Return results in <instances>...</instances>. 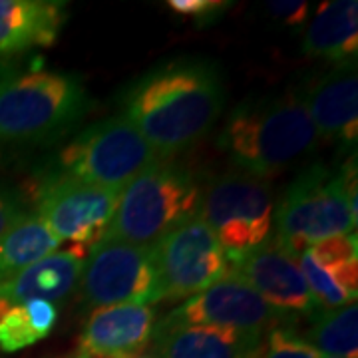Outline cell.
I'll return each mask as SVG.
<instances>
[{
  "mask_svg": "<svg viewBox=\"0 0 358 358\" xmlns=\"http://www.w3.org/2000/svg\"><path fill=\"white\" fill-rule=\"evenodd\" d=\"M223 100L217 68L205 60L181 58L138 78L124 94L122 115L166 162L213 128Z\"/></svg>",
  "mask_w": 358,
  "mask_h": 358,
  "instance_id": "1",
  "label": "cell"
},
{
  "mask_svg": "<svg viewBox=\"0 0 358 358\" xmlns=\"http://www.w3.org/2000/svg\"><path fill=\"white\" fill-rule=\"evenodd\" d=\"M219 143L237 169L268 179L317 150L319 136L299 92H287L239 103Z\"/></svg>",
  "mask_w": 358,
  "mask_h": 358,
  "instance_id": "2",
  "label": "cell"
},
{
  "mask_svg": "<svg viewBox=\"0 0 358 358\" xmlns=\"http://www.w3.org/2000/svg\"><path fill=\"white\" fill-rule=\"evenodd\" d=\"M357 199L355 157L338 171L320 164L307 167L293 179L273 211L275 243L299 259L319 241L355 233Z\"/></svg>",
  "mask_w": 358,
  "mask_h": 358,
  "instance_id": "3",
  "label": "cell"
},
{
  "mask_svg": "<svg viewBox=\"0 0 358 358\" xmlns=\"http://www.w3.org/2000/svg\"><path fill=\"white\" fill-rule=\"evenodd\" d=\"M90 110L76 74L26 70L0 78V143H36L64 134Z\"/></svg>",
  "mask_w": 358,
  "mask_h": 358,
  "instance_id": "4",
  "label": "cell"
},
{
  "mask_svg": "<svg viewBox=\"0 0 358 358\" xmlns=\"http://www.w3.org/2000/svg\"><path fill=\"white\" fill-rule=\"evenodd\" d=\"M201 187L185 167L157 162L120 192L103 239L154 247L199 211Z\"/></svg>",
  "mask_w": 358,
  "mask_h": 358,
  "instance_id": "5",
  "label": "cell"
},
{
  "mask_svg": "<svg viewBox=\"0 0 358 358\" xmlns=\"http://www.w3.org/2000/svg\"><path fill=\"white\" fill-rule=\"evenodd\" d=\"M58 162V176L122 192L162 159L129 120L114 115L82 129L66 143Z\"/></svg>",
  "mask_w": 358,
  "mask_h": 358,
  "instance_id": "6",
  "label": "cell"
},
{
  "mask_svg": "<svg viewBox=\"0 0 358 358\" xmlns=\"http://www.w3.org/2000/svg\"><path fill=\"white\" fill-rule=\"evenodd\" d=\"M197 217L215 233L229 259L268 241L273 231V193L267 179L241 169L219 176L201 192Z\"/></svg>",
  "mask_w": 358,
  "mask_h": 358,
  "instance_id": "7",
  "label": "cell"
},
{
  "mask_svg": "<svg viewBox=\"0 0 358 358\" xmlns=\"http://www.w3.org/2000/svg\"><path fill=\"white\" fill-rule=\"evenodd\" d=\"M80 296L92 308L157 303L155 249L102 239L84 261Z\"/></svg>",
  "mask_w": 358,
  "mask_h": 358,
  "instance_id": "8",
  "label": "cell"
},
{
  "mask_svg": "<svg viewBox=\"0 0 358 358\" xmlns=\"http://www.w3.org/2000/svg\"><path fill=\"white\" fill-rule=\"evenodd\" d=\"M154 249L157 303L189 299L229 275V257L197 215L166 235Z\"/></svg>",
  "mask_w": 358,
  "mask_h": 358,
  "instance_id": "9",
  "label": "cell"
},
{
  "mask_svg": "<svg viewBox=\"0 0 358 358\" xmlns=\"http://www.w3.org/2000/svg\"><path fill=\"white\" fill-rule=\"evenodd\" d=\"M117 197L120 192L56 173L40 187L36 215L60 241H70L90 251L106 237Z\"/></svg>",
  "mask_w": 358,
  "mask_h": 358,
  "instance_id": "10",
  "label": "cell"
},
{
  "mask_svg": "<svg viewBox=\"0 0 358 358\" xmlns=\"http://www.w3.org/2000/svg\"><path fill=\"white\" fill-rule=\"evenodd\" d=\"M164 320L171 324H203L259 334L291 322L231 273L201 293L185 299V303L171 310Z\"/></svg>",
  "mask_w": 358,
  "mask_h": 358,
  "instance_id": "11",
  "label": "cell"
},
{
  "mask_svg": "<svg viewBox=\"0 0 358 358\" xmlns=\"http://www.w3.org/2000/svg\"><path fill=\"white\" fill-rule=\"evenodd\" d=\"M229 273L247 282L271 307L289 320L315 317L320 310L299 267V259L275 241H265L243 255L229 259Z\"/></svg>",
  "mask_w": 358,
  "mask_h": 358,
  "instance_id": "12",
  "label": "cell"
},
{
  "mask_svg": "<svg viewBox=\"0 0 358 358\" xmlns=\"http://www.w3.org/2000/svg\"><path fill=\"white\" fill-rule=\"evenodd\" d=\"M315 126L319 141L336 143L345 150L358 140L357 66H333L299 92Z\"/></svg>",
  "mask_w": 358,
  "mask_h": 358,
  "instance_id": "13",
  "label": "cell"
},
{
  "mask_svg": "<svg viewBox=\"0 0 358 358\" xmlns=\"http://www.w3.org/2000/svg\"><path fill=\"white\" fill-rule=\"evenodd\" d=\"M299 267L320 310H331L357 303V233L336 235L313 245L299 257Z\"/></svg>",
  "mask_w": 358,
  "mask_h": 358,
  "instance_id": "14",
  "label": "cell"
},
{
  "mask_svg": "<svg viewBox=\"0 0 358 358\" xmlns=\"http://www.w3.org/2000/svg\"><path fill=\"white\" fill-rule=\"evenodd\" d=\"M154 331L155 315L148 305L94 308L78 352L90 358H136L152 343Z\"/></svg>",
  "mask_w": 358,
  "mask_h": 358,
  "instance_id": "15",
  "label": "cell"
},
{
  "mask_svg": "<svg viewBox=\"0 0 358 358\" xmlns=\"http://www.w3.org/2000/svg\"><path fill=\"white\" fill-rule=\"evenodd\" d=\"M152 350L157 358H259L263 334L162 320L152 336Z\"/></svg>",
  "mask_w": 358,
  "mask_h": 358,
  "instance_id": "16",
  "label": "cell"
},
{
  "mask_svg": "<svg viewBox=\"0 0 358 358\" xmlns=\"http://www.w3.org/2000/svg\"><path fill=\"white\" fill-rule=\"evenodd\" d=\"M86 257L88 249L72 245L40 259L0 282V301L10 307L28 301H48L52 305L66 301L80 285Z\"/></svg>",
  "mask_w": 358,
  "mask_h": 358,
  "instance_id": "17",
  "label": "cell"
},
{
  "mask_svg": "<svg viewBox=\"0 0 358 358\" xmlns=\"http://www.w3.org/2000/svg\"><path fill=\"white\" fill-rule=\"evenodd\" d=\"M64 20L60 0H0V58L52 46Z\"/></svg>",
  "mask_w": 358,
  "mask_h": 358,
  "instance_id": "18",
  "label": "cell"
},
{
  "mask_svg": "<svg viewBox=\"0 0 358 358\" xmlns=\"http://www.w3.org/2000/svg\"><path fill=\"white\" fill-rule=\"evenodd\" d=\"M303 52L333 66H355L358 54V2H322L303 36Z\"/></svg>",
  "mask_w": 358,
  "mask_h": 358,
  "instance_id": "19",
  "label": "cell"
},
{
  "mask_svg": "<svg viewBox=\"0 0 358 358\" xmlns=\"http://www.w3.org/2000/svg\"><path fill=\"white\" fill-rule=\"evenodd\" d=\"M60 239L38 217L28 215L0 237V282L58 251Z\"/></svg>",
  "mask_w": 358,
  "mask_h": 358,
  "instance_id": "20",
  "label": "cell"
},
{
  "mask_svg": "<svg viewBox=\"0 0 358 358\" xmlns=\"http://www.w3.org/2000/svg\"><path fill=\"white\" fill-rule=\"evenodd\" d=\"M58 308L48 301L13 305L0 315V348L16 352L46 338L56 327Z\"/></svg>",
  "mask_w": 358,
  "mask_h": 358,
  "instance_id": "21",
  "label": "cell"
},
{
  "mask_svg": "<svg viewBox=\"0 0 358 358\" xmlns=\"http://www.w3.org/2000/svg\"><path fill=\"white\" fill-rule=\"evenodd\" d=\"M307 343L322 357L358 358L357 303L319 310L308 327Z\"/></svg>",
  "mask_w": 358,
  "mask_h": 358,
  "instance_id": "22",
  "label": "cell"
},
{
  "mask_svg": "<svg viewBox=\"0 0 358 358\" xmlns=\"http://www.w3.org/2000/svg\"><path fill=\"white\" fill-rule=\"evenodd\" d=\"M259 358H320V355L289 327H275L267 334Z\"/></svg>",
  "mask_w": 358,
  "mask_h": 358,
  "instance_id": "23",
  "label": "cell"
},
{
  "mask_svg": "<svg viewBox=\"0 0 358 358\" xmlns=\"http://www.w3.org/2000/svg\"><path fill=\"white\" fill-rule=\"evenodd\" d=\"M167 6L179 16L185 18H197L199 22H211L213 18H217L219 14L229 6V2H221V0H169Z\"/></svg>",
  "mask_w": 358,
  "mask_h": 358,
  "instance_id": "24",
  "label": "cell"
},
{
  "mask_svg": "<svg viewBox=\"0 0 358 358\" xmlns=\"http://www.w3.org/2000/svg\"><path fill=\"white\" fill-rule=\"evenodd\" d=\"M267 10L271 16H275L277 22L287 26H301L305 22L308 14V4L307 2H299V0H275V2H268Z\"/></svg>",
  "mask_w": 358,
  "mask_h": 358,
  "instance_id": "25",
  "label": "cell"
},
{
  "mask_svg": "<svg viewBox=\"0 0 358 358\" xmlns=\"http://www.w3.org/2000/svg\"><path fill=\"white\" fill-rule=\"evenodd\" d=\"M24 215L26 211L22 201L16 199L13 193H8L6 189H0V237Z\"/></svg>",
  "mask_w": 358,
  "mask_h": 358,
  "instance_id": "26",
  "label": "cell"
},
{
  "mask_svg": "<svg viewBox=\"0 0 358 358\" xmlns=\"http://www.w3.org/2000/svg\"><path fill=\"white\" fill-rule=\"evenodd\" d=\"M74 358H90V357H86V355H82V352H78V355Z\"/></svg>",
  "mask_w": 358,
  "mask_h": 358,
  "instance_id": "27",
  "label": "cell"
},
{
  "mask_svg": "<svg viewBox=\"0 0 358 358\" xmlns=\"http://www.w3.org/2000/svg\"><path fill=\"white\" fill-rule=\"evenodd\" d=\"M136 358H155V357H143V355H140V357H136Z\"/></svg>",
  "mask_w": 358,
  "mask_h": 358,
  "instance_id": "28",
  "label": "cell"
},
{
  "mask_svg": "<svg viewBox=\"0 0 358 358\" xmlns=\"http://www.w3.org/2000/svg\"><path fill=\"white\" fill-rule=\"evenodd\" d=\"M320 358H336V357H322V355H320Z\"/></svg>",
  "mask_w": 358,
  "mask_h": 358,
  "instance_id": "29",
  "label": "cell"
}]
</instances>
